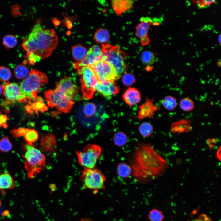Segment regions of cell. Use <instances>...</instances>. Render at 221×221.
Returning a JSON list of instances; mask_svg holds the SVG:
<instances>
[{
    "mask_svg": "<svg viewBox=\"0 0 221 221\" xmlns=\"http://www.w3.org/2000/svg\"><path fill=\"white\" fill-rule=\"evenodd\" d=\"M132 175L142 184L152 182L162 176L168 168L167 161L148 142H138L128 157Z\"/></svg>",
    "mask_w": 221,
    "mask_h": 221,
    "instance_id": "1",
    "label": "cell"
},
{
    "mask_svg": "<svg viewBox=\"0 0 221 221\" xmlns=\"http://www.w3.org/2000/svg\"><path fill=\"white\" fill-rule=\"evenodd\" d=\"M58 43V37L55 30L44 29L39 21L28 36L23 41L22 47L26 53L25 57L40 60L49 56Z\"/></svg>",
    "mask_w": 221,
    "mask_h": 221,
    "instance_id": "2",
    "label": "cell"
},
{
    "mask_svg": "<svg viewBox=\"0 0 221 221\" xmlns=\"http://www.w3.org/2000/svg\"><path fill=\"white\" fill-rule=\"evenodd\" d=\"M48 81L46 75L36 69L31 71L28 76L20 85L23 103H28L35 100L41 86Z\"/></svg>",
    "mask_w": 221,
    "mask_h": 221,
    "instance_id": "3",
    "label": "cell"
},
{
    "mask_svg": "<svg viewBox=\"0 0 221 221\" xmlns=\"http://www.w3.org/2000/svg\"><path fill=\"white\" fill-rule=\"evenodd\" d=\"M24 147L25 152L22 156L25 160V168L28 177L33 179L45 168V157L32 145L25 144Z\"/></svg>",
    "mask_w": 221,
    "mask_h": 221,
    "instance_id": "4",
    "label": "cell"
},
{
    "mask_svg": "<svg viewBox=\"0 0 221 221\" xmlns=\"http://www.w3.org/2000/svg\"><path fill=\"white\" fill-rule=\"evenodd\" d=\"M101 50L104 60L111 65L119 76L128 68L125 62L126 54L117 45L106 43L102 45Z\"/></svg>",
    "mask_w": 221,
    "mask_h": 221,
    "instance_id": "5",
    "label": "cell"
},
{
    "mask_svg": "<svg viewBox=\"0 0 221 221\" xmlns=\"http://www.w3.org/2000/svg\"><path fill=\"white\" fill-rule=\"evenodd\" d=\"M85 187L94 192L105 188L106 177L99 169L95 168H85L80 176Z\"/></svg>",
    "mask_w": 221,
    "mask_h": 221,
    "instance_id": "6",
    "label": "cell"
},
{
    "mask_svg": "<svg viewBox=\"0 0 221 221\" xmlns=\"http://www.w3.org/2000/svg\"><path fill=\"white\" fill-rule=\"evenodd\" d=\"M77 73L80 76L81 91L85 99H91L95 91V87L99 81L95 73L89 66H85L77 69Z\"/></svg>",
    "mask_w": 221,
    "mask_h": 221,
    "instance_id": "7",
    "label": "cell"
},
{
    "mask_svg": "<svg viewBox=\"0 0 221 221\" xmlns=\"http://www.w3.org/2000/svg\"><path fill=\"white\" fill-rule=\"evenodd\" d=\"M101 153V147L92 144L87 145L81 151H76L79 164L85 168L89 169L96 167Z\"/></svg>",
    "mask_w": 221,
    "mask_h": 221,
    "instance_id": "8",
    "label": "cell"
},
{
    "mask_svg": "<svg viewBox=\"0 0 221 221\" xmlns=\"http://www.w3.org/2000/svg\"><path fill=\"white\" fill-rule=\"evenodd\" d=\"M44 95L48 107L52 108L55 107L60 111L64 113L70 112L75 103L72 100L56 89L46 91Z\"/></svg>",
    "mask_w": 221,
    "mask_h": 221,
    "instance_id": "9",
    "label": "cell"
},
{
    "mask_svg": "<svg viewBox=\"0 0 221 221\" xmlns=\"http://www.w3.org/2000/svg\"><path fill=\"white\" fill-rule=\"evenodd\" d=\"M90 67L93 70L99 81H114L119 78L114 67L104 60Z\"/></svg>",
    "mask_w": 221,
    "mask_h": 221,
    "instance_id": "10",
    "label": "cell"
},
{
    "mask_svg": "<svg viewBox=\"0 0 221 221\" xmlns=\"http://www.w3.org/2000/svg\"><path fill=\"white\" fill-rule=\"evenodd\" d=\"M103 60L101 48L97 45L90 48L85 57L81 61L73 63V67L76 69L85 66H91Z\"/></svg>",
    "mask_w": 221,
    "mask_h": 221,
    "instance_id": "11",
    "label": "cell"
},
{
    "mask_svg": "<svg viewBox=\"0 0 221 221\" xmlns=\"http://www.w3.org/2000/svg\"><path fill=\"white\" fill-rule=\"evenodd\" d=\"M79 89L71 79L67 76H64L56 83L55 89L71 100L78 92Z\"/></svg>",
    "mask_w": 221,
    "mask_h": 221,
    "instance_id": "12",
    "label": "cell"
},
{
    "mask_svg": "<svg viewBox=\"0 0 221 221\" xmlns=\"http://www.w3.org/2000/svg\"><path fill=\"white\" fill-rule=\"evenodd\" d=\"M2 86L3 95L7 101L12 103L17 101L23 103L21 88L17 84L7 82Z\"/></svg>",
    "mask_w": 221,
    "mask_h": 221,
    "instance_id": "13",
    "label": "cell"
},
{
    "mask_svg": "<svg viewBox=\"0 0 221 221\" xmlns=\"http://www.w3.org/2000/svg\"><path fill=\"white\" fill-rule=\"evenodd\" d=\"M136 27L135 35L140 39L142 46L148 45L150 40L148 37L149 29L152 24V19L149 17H142Z\"/></svg>",
    "mask_w": 221,
    "mask_h": 221,
    "instance_id": "14",
    "label": "cell"
},
{
    "mask_svg": "<svg viewBox=\"0 0 221 221\" xmlns=\"http://www.w3.org/2000/svg\"><path fill=\"white\" fill-rule=\"evenodd\" d=\"M153 101V99H149L147 98L145 103L139 107L137 115L135 117L140 120L146 118H153L155 112L160 110L154 104Z\"/></svg>",
    "mask_w": 221,
    "mask_h": 221,
    "instance_id": "15",
    "label": "cell"
},
{
    "mask_svg": "<svg viewBox=\"0 0 221 221\" xmlns=\"http://www.w3.org/2000/svg\"><path fill=\"white\" fill-rule=\"evenodd\" d=\"M95 91L105 97H108L118 93L119 88L114 81L102 82L99 81L95 87Z\"/></svg>",
    "mask_w": 221,
    "mask_h": 221,
    "instance_id": "16",
    "label": "cell"
},
{
    "mask_svg": "<svg viewBox=\"0 0 221 221\" xmlns=\"http://www.w3.org/2000/svg\"><path fill=\"white\" fill-rule=\"evenodd\" d=\"M191 121L187 119H182L172 123L171 131L174 134L187 133L192 129Z\"/></svg>",
    "mask_w": 221,
    "mask_h": 221,
    "instance_id": "17",
    "label": "cell"
},
{
    "mask_svg": "<svg viewBox=\"0 0 221 221\" xmlns=\"http://www.w3.org/2000/svg\"><path fill=\"white\" fill-rule=\"evenodd\" d=\"M123 98L128 105L133 106L140 102L141 95L137 89L133 87H129L123 94Z\"/></svg>",
    "mask_w": 221,
    "mask_h": 221,
    "instance_id": "18",
    "label": "cell"
},
{
    "mask_svg": "<svg viewBox=\"0 0 221 221\" xmlns=\"http://www.w3.org/2000/svg\"><path fill=\"white\" fill-rule=\"evenodd\" d=\"M111 4L116 14L120 15L123 12L129 10L133 6V2L131 0H112Z\"/></svg>",
    "mask_w": 221,
    "mask_h": 221,
    "instance_id": "19",
    "label": "cell"
},
{
    "mask_svg": "<svg viewBox=\"0 0 221 221\" xmlns=\"http://www.w3.org/2000/svg\"><path fill=\"white\" fill-rule=\"evenodd\" d=\"M15 187L14 181L10 173L5 172L0 175V191L13 189Z\"/></svg>",
    "mask_w": 221,
    "mask_h": 221,
    "instance_id": "20",
    "label": "cell"
},
{
    "mask_svg": "<svg viewBox=\"0 0 221 221\" xmlns=\"http://www.w3.org/2000/svg\"><path fill=\"white\" fill-rule=\"evenodd\" d=\"M27 110L28 112L31 113L32 111L37 113L38 111L44 112L48 109V107L44 102L43 99L37 97L34 101L29 103Z\"/></svg>",
    "mask_w": 221,
    "mask_h": 221,
    "instance_id": "21",
    "label": "cell"
},
{
    "mask_svg": "<svg viewBox=\"0 0 221 221\" xmlns=\"http://www.w3.org/2000/svg\"><path fill=\"white\" fill-rule=\"evenodd\" d=\"M71 51L72 56L77 62L82 60L87 52V48L80 44H76L73 46Z\"/></svg>",
    "mask_w": 221,
    "mask_h": 221,
    "instance_id": "22",
    "label": "cell"
},
{
    "mask_svg": "<svg viewBox=\"0 0 221 221\" xmlns=\"http://www.w3.org/2000/svg\"><path fill=\"white\" fill-rule=\"evenodd\" d=\"M116 173L120 177L126 178L132 175V170L129 164L125 162H121L117 165Z\"/></svg>",
    "mask_w": 221,
    "mask_h": 221,
    "instance_id": "23",
    "label": "cell"
},
{
    "mask_svg": "<svg viewBox=\"0 0 221 221\" xmlns=\"http://www.w3.org/2000/svg\"><path fill=\"white\" fill-rule=\"evenodd\" d=\"M27 61L25 60L23 63L17 65L15 68L14 74L18 79H26L29 75V70L26 66Z\"/></svg>",
    "mask_w": 221,
    "mask_h": 221,
    "instance_id": "24",
    "label": "cell"
},
{
    "mask_svg": "<svg viewBox=\"0 0 221 221\" xmlns=\"http://www.w3.org/2000/svg\"><path fill=\"white\" fill-rule=\"evenodd\" d=\"M110 38V34L107 29L99 28L95 33L93 38L97 43H105L108 41Z\"/></svg>",
    "mask_w": 221,
    "mask_h": 221,
    "instance_id": "25",
    "label": "cell"
},
{
    "mask_svg": "<svg viewBox=\"0 0 221 221\" xmlns=\"http://www.w3.org/2000/svg\"><path fill=\"white\" fill-rule=\"evenodd\" d=\"M114 144L118 147L124 146L127 143L128 138L126 135L122 131L115 133L113 137Z\"/></svg>",
    "mask_w": 221,
    "mask_h": 221,
    "instance_id": "26",
    "label": "cell"
},
{
    "mask_svg": "<svg viewBox=\"0 0 221 221\" xmlns=\"http://www.w3.org/2000/svg\"><path fill=\"white\" fill-rule=\"evenodd\" d=\"M163 106L168 110H172L175 109L177 106V101L174 97L171 95L165 97L162 99Z\"/></svg>",
    "mask_w": 221,
    "mask_h": 221,
    "instance_id": "27",
    "label": "cell"
},
{
    "mask_svg": "<svg viewBox=\"0 0 221 221\" xmlns=\"http://www.w3.org/2000/svg\"><path fill=\"white\" fill-rule=\"evenodd\" d=\"M153 126L148 122L142 123L139 127V131L140 135L145 138L150 136L153 133Z\"/></svg>",
    "mask_w": 221,
    "mask_h": 221,
    "instance_id": "28",
    "label": "cell"
},
{
    "mask_svg": "<svg viewBox=\"0 0 221 221\" xmlns=\"http://www.w3.org/2000/svg\"><path fill=\"white\" fill-rule=\"evenodd\" d=\"M24 136L27 144L32 145L33 142L38 140L39 134L35 130L29 128Z\"/></svg>",
    "mask_w": 221,
    "mask_h": 221,
    "instance_id": "29",
    "label": "cell"
},
{
    "mask_svg": "<svg viewBox=\"0 0 221 221\" xmlns=\"http://www.w3.org/2000/svg\"><path fill=\"white\" fill-rule=\"evenodd\" d=\"M179 106L180 109L185 112L190 111L194 107V103L190 98L188 97L182 99L180 101Z\"/></svg>",
    "mask_w": 221,
    "mask_h": 221,
    "instance_id": "30",
    "label": "cell"
},
{
    "mask_svg": "<svg viewBox=\"0 0 221 221\" xmlns=\"http://www.w3.org/2000/svg\"><path fill=\"white\" fill-rule=\"evenodd\" d=\"M17 38L13 35H7L5 36L3 38L2 44L7 49L14 47L17 45Z\"/></svg>",
    "mask_w": 221,
    "mask_h": 221,
    "instance_id": "31",
    "label": "cell"
},
{
    "mask_svg": "<svg viewBox=\"0 0 221 221\" xmlns=\"http://www.w3.org/2000/svg\"><path fill=\"white\" fill-rule=\"evenodd\" d=\"M141 59L143 64L146 65H150L155 62V57L152 52L146 51L142 52Z\"/></svg>",
    "mask_w": 221,
    "mask_h": 221,
    "instance_id": "32",
    "label": "cell"
},
{
    "mask_svg": "<svg viewBox=\"0 0 221 221\" xmlns=\"http://www.w3.org/2000/svg\"><path fill=\"white\" fill-rule=\"evenodd\" d=\"M148 217L149 221H163L164 215L161 211L153 209L149 212Z\"/></svg>",
    "mask_w": 221,
    "mask_h": 221,
    "instance_id": "33",
    "label": "cell"
},
{
    "mask_svg": "<svg viewBox=\"0 0 221 221\" xmlns=\"http://www.w3.org/2000/svg\"><path fill=\"white\" fill-rule=\"evenodd\" d=\"M96 106L93 103L89 102L84 105L83 108L84 114L86 118L91 117L95 114Z\"/></svg>",
    "mask_w": 221,
    "mask_h": 221,
    "instance_id": "34",
    "label": "cell"
},
{
    "mask_svg": "<svg viewBox=\"0 0 221 221\" xmlns=\"http://www.w3.org/2000/svg\"><path fill=\"white\" fill-rule=\"evenodd\" d=\"M12 145L8 136L3 137L0 141V150L2 152H7L10 151Z\"/></svg>",
    "mask_w": 221,
    "mask_h": 221,
    "instance_id": "35",
    "label": "cell"
},
{
    "mask_svg": "<svg viewBox=\"0 0 221 221\" xmlns=\"http://www.w3.org/2000/svg\"><path fill=\"white\" fill-rule=\"evenodd\" d=\"M11 73L10 70L5 66L0 67V81L6 82L10 78Z\"/></svg>",
    "mask_w": 221,
    "mask_h": 221,
    "instance_id": "36",
    "label": "cell"
},
{
    "mask_svg": "<svg viewBox=\"0 0 221 221\" xmlns=\"http://www.w3.org/2000/svg\"><path fill=\"white\" fill-rule=\"evenodd\" d=\"M122 81L126 86H130L135 81V76L131 73H126L123 76Z\"/></svg>",
    "mask_w": 221,
    "mask_h": 221,
    "instance_id": "37",
    "label": "cell"
},
{
    "mask_svg": "<svg viewBox=\"0 0 221 221\" xmlns=\"http://www.w3.org/2000/svg\"><path fill=\"white\" fill-rule=\"evenodd\" d=\"M28 129L23 127L14 128L11 130L10 132L13 138H16L24 136Z\"/></svg>",
    "mask_w": 221,
    "mask_h": 221,
    "instance_id": "38",
    "label": "cell"
},
{
    "mask_svg": "<svg viewBox=\"0 0 221 221\" xmlns=\"http://www.w3.org/2000/svg\"><path fill=\"white\" fill-rule=\"evenodd\" d=\"M189 221H213L210 216L204 214H202L196 218L192 219Z\"/></svg>",
    "mask_w": 221,
    "mask_h": 221,
    "instance_id": "39",
    "label": "cell"
},
{
    "mask_svg": "<svg viewBox=\"0 0 221 221\" xmlns=\"http://www.w3.org/2000/svg\"><path fill=\"white\" fill-rule=\"evenodd\" d=\"M215 2V0H202L198 1L197 5L200 8H204L208 6Z\"/></svg>",
    "mask_w": 221,
    "mask_h": 221,
    "instance_id": "40",
    "label": "cell"
},
{
    "mask_svg": "<svg viewBox=\"0 0 221 221\" xmlns=\"http://www.w3.org/2000/svg\"><path fill=\"white\" fill-rule=\"evenodd\" d=\"M7 120L8 118L6 116L3 115H0V127L7 128V125L6 123Z\"/></svg>",
    "mask_w": 221,
    "mask_h": 221,
    "instance_id": "41",
    "label": "cell"
},
{
    "mask_svg": "<svg viewBox=\"0 0 221 221\" xmlns=\"http://www.w3.org/2000/svg\"><path fill=\"white\" fill-rule=\"evenodd\" d=\"M207 143L210 148L212 149L215 146L216 140L214 139H209L207 141Z\"/></svg>",
    "mask_w": 221,
    "mask_h": 221,
    "instance_id": "42",
    "label": "cell"
},
{
    "mask_svg": "<svg viewBox=\"0 0 221 221\" xmlns=\"http://www.w3.org/2000/svg\"><path fill=\"white\" fill-rule=\"evenodd\" d=\"M79 221H93V220L90 219L84 218L81 219Z\"/></svg>",
    "mask_w": 221,
    "mask_h": 221,
    "instance_id": "43",
    "label": "cell"
},
{
    "mask_svg": "<svg viewBox=\"0 0 221 221\" xmlns=\"http://www.w3.org/2000/svg\"><path fill=\"white\" fill-rule=\"evenodd\" d=\"M9 214V211H5V212H4L2 214L3 216H5L6 215H8V214Z\"/></svg>",
    "mask_w": 221,
    "mask_h": 221,
    "instance_id": "44",
    "label": "cell"
},
{
    "mask_svg": "<svg viewBox=\"0 0 221 221\" xmlns=\"http://www.w3.org/2000/svg\"><path fill=\"white\" fill-rule=\"evenodd\" d=\"M3 91V87L0 84V95L2 93Z\"/></svg>",
    "mask_w": 221,
    "mask_h": 221,
    "instance_id": "45",
    "label": "cell"
},
{
    "mask_svg": "<svg viewBox=\"0 0 221 221\" xmlns=\"http://www.w3.org/2000/svg\"><path fill=\"white\" fill-rule=\"evenodd\" d=\"M219 42L220 44V43H221V35H220L219 36Z\"/></svg>",
    "mask_w": 221,
    "mask_h": 221,
    "instance_id": "46",
    "label": "cell"
},
{
    "mask_svg": "<svg viewBox=\"0 0 221 221\" xmlns=\"http://www.w3.org/2000/svg\"><path fill=\"white\" fill-rule=\"evenodd\" d=\"M2 204V201H1V199H0V208L1 207V206Z\"/></svg>",
    "mask_w": 221,
    "mask_h": 221,
    "instance_id": "47",
    "label": "cell"
}]
</instances>
